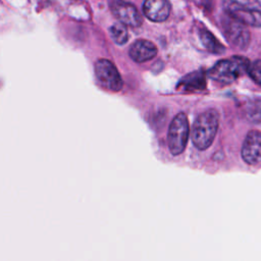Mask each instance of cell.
I'll return each instance as SVG.
<instances>
[{
	"instance_id": "obj_2",
	"label": "cell",
	"mask_w": 261,
	"mask_h": 261,
	"mask_svg": "<svg viewBox=\"0 0 261 261\" xmlns=\"http://www.w3.org/2000/svg\"><path fill=\"white\" fill-rule=\"evenodd\" d=\"M223 8L245 25L261 27V4L257 0H223Z\"/></svg>"
},
{
	"instance_id": "obj_12",
	"label": "cell",
	"mask_w": 261,
	"mask_h": 261,
	"mask_svg": "<svg viewBox=\"0 0 261 261\" xmlns=\"http://www.w3.org/2000/svg\"><path fill=\"white\" fill-rule=\"evenodd\" d=\"M199 36H200L202 44L208 51H210L212 53H216V54H220V53L224 52L225 48L209 31H207L205 29H201L199 31Z\"/></svg>"
},
{
	"instance_id": "obj_4",
	"label": "cell",
	"mask_w": 261,
	"mask_h": 261,
	"mask_svg": "<svg viewBox=\"0 0 261 261\" xmlns=\"http://www.w3.org/2000/svg\"><path fill=\"white\" fill-rule=\"evenodd\" d=\"M190 136V124L185 113L180 112L170 122L167 144L172 155H179L186 148Z\"/></svg>"
},
{
	"instance_id": "obj_7",
	"label": "cell",
	"mask_w": 261,
	"mask_h": 261,
	"mask_svg": "<svg viewBox=\"0 0 261 261\" xmlns=\"http://www.w3.org/2000/svg\"><path fill=\"white\" fill-rule=\"evenodd\" d=\"M110 9L113 15L122 23L129 27H140L142 16L138 9L130 3L122 0H114L110 3Z\"/></svg>"
},
{
	"instance_id": "obj_11",
	"label": "cell",
	"mask_w": 261,
	"mask_h": 261,
	"mask_svg": "<svg viewBox=\"0 0 261 261\" xmlns=\"http://www.w3.org/2000/svg\"><path fill=\"white\" fill-rule=\"evenodd\" d=\"M185 91H201L206 88L205 74L202 71L192 72L186 75L179 83Z\"/></svg>"
},
{
	"instance_id": "obj_3",
	"label": "cell",
	"mask_w": 261,
	"mask_h": 261,
	"mask_svg": "<svg viewBox=\"0 0 261 261\" xmlns=\"http://www.w3.org/2000/svg\"><path fill=\"white\" fill-rule=\"evenodd\" d=\"M250 61L243 56H232L216 62L208 71V75L213 81L222 84H230L242 76L248 69Z\"/></svg>"
},
{
	"instance_id": "obj_10",
	"label": "cell",
	"mask_w": 261,
	"mask_h": 261,
	"mask_svg": "<svg viewBox=\"0 0 261 261\" xmlns=\"http://www.w3.org/2000/svg\"><path fill=\"white\" fill-rule=\"evenodd\" d=\"M129 56L130 58L138 62H146L154 58L157 54V47L154 43L148 40H137L135 43L132 44L129 48Z\"/></svg>"
},
{
	"instance_id": "obj_5",
	"label": "cell",
	"mask_w": 261,
	"mask_h": 261,
	"mask_svg": "<svg viewBox=\"0 0 261 261\" xmlns=\"http://www.w3.org/2000/svg\"><path fill=\"white\" fill-rule=\"evenodd\" d=\"M95 73L100 84L107 90L119 92L122 88V79L115 65L107 59H99L95 64Z\"/></svg>"
},
{
	"instance_id": "obj_1",
	"label": "cell",
	"mask_w": 261,
	"mask_h": 261,
	"mask_svg": "<svg viewBox=\"0 0 261 261\" xmlns=\"http://www.w3.org/2000/svg\"><path fill=\"white\" fill-rule=\"evenodd\" d=\"M219 115L215 109L201 113L192 126V141L199 150H206L211 146L217 133Z\"/></svg>"
},
{
	"instance_id": "obj_9",
	"label": "cell",
	"mask_w": 261,
	"mask_h": 261,
	"mask_svg": "<svg viewBox=\"0 0 261 261\" xmlns=\"http://www.w3.org/2000/svg\"><path fill=\"white\" fill-rule=\"evenodd\" d=\"M170 4L167 0H146L143 12L152 21H164L170 13Z\"/></svg>"
},
{
	"instance_id": "obj_13",
	"label": "cell",
	"mask_w": 261,
	"mask_h": 261,
	"mask_svg": "<svg viewBox=\"0 0 261 261\" xmlns=\"http://www.w3.org/2000/svg\"><path fill=\"white\" fill-rule=\"evenodd\" d=\"M110 36L112 40L118 45H123L124 43H126L128 39V34L125 24L122 22L114 23L110 28Z\"/></svg>"
},
{
	"instance_id": "obj_8",
	"label": "cell",
	"mask_w": 261,
	"mask_h": 261,
	"mask_svg": "<svg viewBox=\"0 0 261 261\" xmlns=\"http://www.w3.org/2000/svg\"><path fill=\"white\" fill-rule=\"evenodd\" d=\"M242 157L248 164L261 162V132L251 130L247 134L242 147Z\"/></svg>"
},
{
	"instance_id": "obj_14",
	"label": "cell",
	"mask_w": 261,
	"mask_h": 261,
	"mask_svg": "<svg viewBox=\"0 0 261 261\" xmlns=\"http://www.w3.org/2000/svg\"><path fill=\"white\" fill-rule=\"evenodd\" d=\"M249 75L261 86V60H255L254 62L250 63L247 69Z\"/></svg>"
},
{
	"instance_id": "obj_6",
	"label": "cell",
	"mask_w": 261,
	"mask_h": 261,
	"mask_svg": "<svg viewBox=\"0 0 261 261\" xmlns=\"http://www.w3.org/2000/svg\"><path fill=\"white\" fill-rule=\"evenodd\" d=\"M223 29L230 44L240 49L247 48L250 42V33L244 23L228 16L223 20Z\"/></svg>"
}]
</instances>
